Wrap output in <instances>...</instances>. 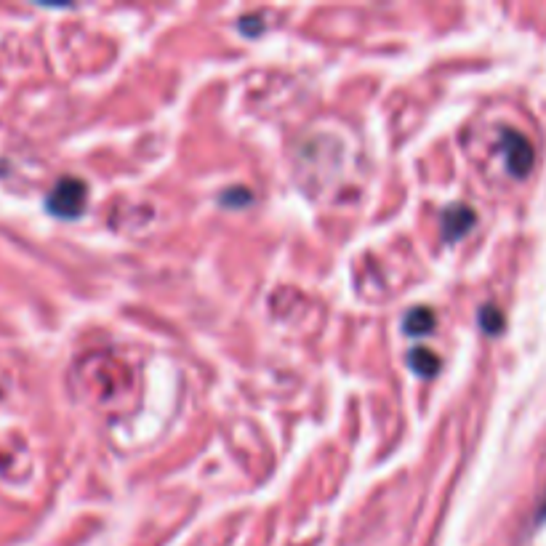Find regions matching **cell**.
Segmentation results:
<instances>
[{
    "label": "cell",
    "instance_id": "obj_4",
    "mask_svg": "<svg viewBox=\"0 0 546 546\" xmlns=\"http://www.w3.org/2000/svg\"><path fill=\"white\" fill-rule=\"evenodd\" d=\"M435 312L429 307H413L403 320V328L408 336L413 339H421V336H427V333L435 331Z\"/></svg>",
    "mask_w": 546,
    "mask_h": 546
},
{
    "label": "cell",
    "instance_id": "obj_5",
    "mask_svg": "<svg viewBox=\"0 0 546 546\" xmlns=\"http://www.w3.org/2000/svg\"><path fill=\"white\" fill-rule=\"evenodd\" d=\"M408 365L413 368V373H419L424 379H432L437 371H440V357L427 347H416L408 352Z\"/></svg>",
    "mask_w": 546,
    "mask_h": 546
},
{
    "label": "cell",
    "instance_id": "obj_6",
    "mask_svg": "<svg viewBox=\"0 0 546 546\" xmlns=\"http://www.w3.org/2000/svg\"><path fill=\"white\" fill-rule=\"evenodd\" d=\"M480 325H483V331L491 333V336L504 331V315H501V309L496 307V304H485V307L480 309Z\"/></svg>",
    "mask_w": 546,
    "mask_h": 546
},
{
    "label": "cell",
    "instance_id": "obj_1",
    "mask_svg": "<svg viewBox=\"0 0 546 546\" xmlns=\"http://www.w3.org/2000/svg\"><path fill=\"white\" fill-rule=\"evenodd\" d=\"M86 184L80 182V179H62V182L54 184V190L48 192L46 198V208L59 219H75V216L83 214V208H86Z\"/></svg>",
    "mask_w": 546,
    "mask_h": 546
},
{
    "label": "cell",
    "instance_id": "obj_2",
    "mask_svg": "<svg viewBox=\"0 0 546 546\" xmlns=\"http://www.w3.org/2000/svg\"><path fill=\"white\" fill-rule=\"evenodd\" d=\"M501 150H504V158H507V168L512 176H528L533 168V144L525 139L520 131H504L501 134Z\"/></svg>",
    "mask_w": 546,
    "mask_h": 546
},
{
    "label": "cell",
    "instance_id": "obj_3",
    "mask_svg": "<svg viewBox=\"0 0 546 546\" xmlns=\"http://www.w3.org/2000/svg\"><path fill=\"white\" fill-rule=\"evenodd\" d=\"M475 222L477 216L469 206H461V203L459 206H448L443 211V238L448 243H456V240L464 238L475 227Z\"/></svg>",
    "mask_w": 546,
    "mask_h": 546
}]
</instances>
